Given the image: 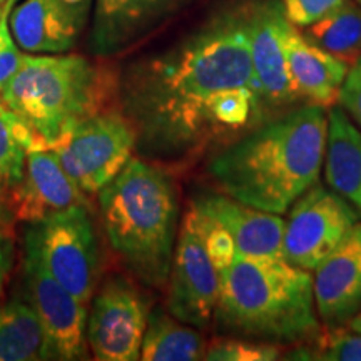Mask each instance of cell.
Listing matches in <instances>:
<instances>
[{"mask_svg": "<svg viewBox=\"0 0 361 361\" xmlns=\"http://www.w3.org/2000/svg\"><path fill=\"white\" fill-rule=\"evenodd\" d=\"M117 97L135 130V152L154 162H184L263 123L246 2L221 8L169 49L130 64Z\"/></svg>", "mask_w": 361, "mask_h": 361, "instance_id": "1", "label": "cell"}, {"mask_svg": "<svg viewBox=\"0 0 361 361\" xmlns=\"http://www.w3.org/2000/svg\"><path fill=\"white\" fill-rule=\"evenodd\" d=\"M328 112L303 104L255 126L207 162L221 192L273 214L290 211L318 183L324 164Z\"/></svg>", "mask_w": 361, "mask_h": 361, "instance_id": "2", "label": "cell"}, {"mask_svg": "<svg viewBox=\"0 0 361 361\" xmlns=\"http://www.w3.org/2000/svg\"><path fill=\"white\" fill-rule=\"evenodd\" d=\"M214 324L226 336L296 345L322 331L316 311L313 274L283 258L236 252L218 273Z\"/></svg>", "mask_w": 361, "mask_h": 361, "instance_id": "3", "label": "cell"}, {"mask_svg": "<svg viewBox=\"0 0 361 361\" xmlns=\"http://www.w3.org/2000/svg\"><path fill=\"white\" fill-rule=\"evenodd\" d=\"M112 251L144 286H168L178 243L179 194L174 179L130 157L123 171L97 192Z\"/></svg>", "mask_w": 361, "mask_h": 361, "instance_id": "4", "label": "cell"}, {"mask_svg": "<svg viewBox=\"0 0 361 361\" xmlns=\"http://www.w3.org/2000/svg\"><path fill=\"white\" fill-rule=\"evenodd\" d=\"M119 94L112 72L79 54L25 52L20 69L0 90L11 109L49 149L87 117L107 111Z\"/></svg>", "mask_w": 361, "mask_h": 361, "instance_id": "5", "label": "cell"}, {"mask_svg": "<svg viewBox=\"0 0 361 361\" xmlns=\"http://www.w3.org/2000/svg\"><path fill=\"white\" fill-rule=\"evenodd\" d=\"M24 241L45 269L80 303L87 305L99 279V245L89 204H78L25 226Z\"/></svg>", "mask_w": 361, "mask_h": 361, "instance_id": "6", "label": "cell"}, {"mask_svg": "<svg viewBox=\"0 0 361 361\" xmlns=\"http://www.w3.org/2000/svg\"><path fill=\"white\" fill-rule=\"evenodd\" d=\"M85 196H94L123 171L135 151V130L123 112L102 111L49 147Z\"/></svg>", "mask_w": 361, "mask_h": 361, "instance_id": "7", "label": "cell"}, {"mask_svg": "<svg viewBox=\"0 0 361 361\" xmlns=\"http://www.w3.org/2000/svg\"><path fill=\"white\" fill-rule=\"evenodd\" d=\"M22 274L25 298L44 331V360L87 358V305L80 303L45 269L37 251L25 241Z\"/></svg>", "mask_w": 361, "mask_h": 361, "instance_id": "8", "label": "cell"}, {"mask_svg": "<svg viewBox=\"0 0 361 361\" xmlns=\"http://www.w3.org/2000/svg\"><path fill=\"white\" fill-rule=\"evenodd\" d=\"M360 218L345 197L316 183L290 207L284 221L283 259L296 268L314 271Z\"/></svg>", "mask_w": 361, "mask_h": 361, "instance_id": "9", "label": "cell"}, {"mask_svg": "<svg viewBox=\"0 0 361 361\" xmlns=\"http://www.w3.org/2000/svg\"><path fill=\"white\" fill-rule=\"evenodd\" d=\"M87 316V343L99 361H135L141 358L146 331L147 300L129 279H107L92 296Z\"/></svg>", "mask_w": 361, "mask_h": 361, "instance_id": "10", "label": "cell"}, {"mask_svg": "<svg viewBox=\"0 0 361 361\" xmlns=\"http://www.w3.org/2000/svg\"><path fill=\"white\" fill-rule=\"evenodd\" d=\"M218 293V269L188 213L179 228L171 266L168 311L179 322L194 328H207L213 322Z\"/></svg>", "mask_w": 361, "mask_h": 361, "instance_id": "11", "label": "cell"}, {"mask_svg": "<svg viewBox=\"0 0 361 361\" xmlns=\"http://www.w3.org/2000/svg\"><path fill=\"white\" fill-rule=\"evenodd\" d=\"M288 17L279 0L246 2V29L251 61L259 84L266 116L288 111L300 101L293 87L284 52V25Z\"/></svg>", "mask_w": 361, "mask_h": 361, "instance_id": "12", "label": "cell"}, {"mask_svg": "<svg viewBox=\"0 0 361 361\" xmlns=\"http://www.w3.org/2000/svg\"><path fill=\"white\" fill-rule=\"evenodd\" d=\"M96 0H24L12 8L11 29L30 54H64L79 42Z\"/></svg>", "mask_w": 361, "mask_h": 361, "instance_id": "13", "label": "cell"}, {"mask_svg": "<svg viewBox=\"0 0 361 361\" xmlns=\"http://www.w3.org/2000/svg\"><path fill=\"white\" fill-rule=\"evenodd\" d=\"M191 0H96L90 19L89 51L112 57L146 37Z\"/></svg>", "mask_w": 361, "mask_h": 361, "instance_id": "14", "label": "cell"}, {"mask_svg": "<svg viewBox=\"0 0 361 361\" xmlns=\"http://www.w3.org/2000/svg\"><path fill=\"white\" fill-rule=\"evenodd\" d=\"M11 211L25 224L78 204H89L74 179L66 173L51 149H32L19 183L7 189Z\"/></svg>", "mask_w": 361, "mask_h": 361, "instance_id": "15", "label": "cell"}, {"mask_svg": "<svg viewBox=\"0 0 361 361\" xmlns=\"http://www.w3.org/2000/svg\"><path fill=\"white\" fill-rule=\"evenodd\" d=\"M314 303L328 328L348 324L361 311V221L324 258L313 276Z\"/></svg>", "mask_w": 361, "mask_h": 361, "instance_id": "16", "label": "cell"}, {"mask_svg": "<svg viewBox=\"0 0 361 361\" xmlns=\"http://www.w3.org/2000/svg\"><path fill=\"white\" fill-rule=\"evenodd\" d=\"M191 209L223 226L239 255L283 258L284 219L279 214L256 209L224 192L196 194Z\"/></svg>", "mask_w": 361, "mask_h": 361, "instance_id": "17", "label": "cell"}, {"mask_svg": "<svg viewBox=\"0 0 361 361\" xmlns=\"http://www.w3.org/2000/svg\"><path fill=\"white\" fill-rule=\"evenodd\" d=\"M286 64L293 87L300 97L328 107L338 99L350 66L316 45L290 20L283 34Z\"/></svg>", "mask_w": 361, "mask_h": 361, "instance_id": "18", "label": "cell"}, {"mask_svg": "<svg viewBox=\"0 0 361 361\" xmlns=\"http://www.w3.org/2000/svg\"><path fill=\"white\" fill-rule=\"evenodd\" d=\"M324 179L361 216V130L340 106L328 112Z\"/></svg>", "mask_w": 361, "mask_h": 361, "instance_id": "19", "label": "cell"}, {"mask_svg": "<svg viewBox=\"0 0 361 361\" xmlns=\"http://www.w3.org/2000/svg\"><path fill=\"white\" fill-rule=\"evenodd\" d=\"M206 340L197 329L179 322L164 308L149 311L142 336L144 361H197L204 360Z\"/></svg>", "mask_w": 361, "mask_h": 361, "instance_id": "20", "label": "cell"}, {"mask_svg": "<svg viewBox=\"0 0 361 361\" xmlns=\"http://www.w3.org/2000/svg\"><path fill=\"white\" fill-rule=\"evenodd\" d=\"M45 338L27 298L0 303V361L44 360Z\"/></svg>", "mask_w": 361, "mask_h": 361, "instance_id": "21", "label": "cell"}, {"mask_svg": "<svg viewBox=\"0 0 361 361\" xmlns=\"http://www.w3.org/2000/svg\"><path fill=\"white\" fill-rule=\"evenodd\" d=\"M305 35L351 66L361 57V4L348 0L322 20L306 27Z\"/></svg>", "mask_w": 361, "mask_h": 361, "instance_id": "22", "label": "cell"}, {"mask_svg": "<svg viewBox=\"0 0 361 361\" xmlns=\"http://www.w3.org/2000/svg\"><path fill=\"white\" fill-rule=\"evenodd\" d=\"M32 149H40L32 130L0 96V191L19 183Z\"/></svg>", "mask_w": 361, "mask_h": 361, "instance_id": "23", "label": "cell"}, {"mask_svg": "<svg viewBox=\"0 0 361 361\" xmlns=\"http://www.w3.org/2000/svg\"><path fill=\"white\" fill-rule=\"evenodd\" d=\"M290 360H323V361H361V333L345 331L341 326L329 328L326 335H319L308 346L290 351Z\"/></svg>", "mask_w": 361, "mask_h": 361, "instance_id": "24", "label": "cell"}, {"mask_svg": "<svg viewBox=\"0 0 361 361\" xmlns=\"http://www.w3.org/2000/svg\"><path fill=\"white\" fill-rule=\"evenodd\" d=\"M276 345L246 338H223L206 348L204 360L211 361H274L281 358Z\"/></svg>", "mask_w": 361, "mask_h": 361, "instance_id": "25", "label": "cell"}, {"mask_svg": "<svg viewBox=\"0 0 361 361\" xmlns=\"http://www.w3.org/2000/svg\"><path fill=\"white\" fill-rule=\"evenodd\" d=\"M189 214H191L192 223L196 226L197 233H200L202 243L206 246L207 255L214 263L218 273L228 268L234 259V255H236V246H234V241L229 236V233L216 221L196 213L194 209H189Z\"/></svg>", "mask_w": 361, "mask_h": 361, "instance_id": "26", "label": "cell"}, {"mask_svg": "<svg viewBox=\"0 0 361 361\" xmlns=\"http://www.w3.org/2000/svg\"><path fill=\"white\" fill-rule=\"evenodd\" d=\"M11 12L12 8L4 6L0 16V90L17 74L25 56L12 34Z\"/></svg>", "mask_w": 361, "mask_h": 361, "instance_id": "27", "label": "cell"}, {"mask_svg": "<svg viewBox=\"0 0 361 361\" xmlns=\"http://www.w3.org/2000/svg\"><path fill=\"white\" fill-rule=\"evenodd\" d=\"M346 2L348 0H283V7L293 25L306 29Z\"/></svg>", "mask_w": 361, "mask_h": 361, "instance_id": "28", "label": "cell"}, {"mask_svg": "<svg viewBox=\"0 0 361 361\" xmlns=\"http://www.w3.org/2000/svg\"><path fill=\"white\" fill-rule=\"evenodd\" d=\"M336 101L350 119L361 128V57L350 66Z\"/></svg>", "mask_w": 361, "mask_h": 361, "instance_id": "29", "label": "cell"}, {"mask_svg": "<svg viewBox=\"0 0 361 361\" xmlns=\"http://www.w3.org/2000/svg\"><path fill=\"white\" fill-rule=\"evenodd\" d=\"M13 266V241L7 233L0 231V300Z\"/></svg>", "mask_w": 361, "mask_h": 361, "instance_id": "30", "label": "cell"}, {"mask_svg": "<svg viewBox=\"0 0 361 361\" xmlns=\"http://www.w3.org/2000/svg\"><path fill=\"white\" fill-rule=\"evenodd\" d=\"M346 326H348L351 331H356V333H361V311L358 314L355 316L353 319H350L348 322V324H346Z\"/></svg>", "mask_w": 361, "mask_h": 361, "instance_id": "31", "label": "cell"}, {"mask_svg": "<svg viewBox=\"0 0 361 361\" xmlns=\"http://www.w3.org/2000/svg\"><path fill=\"white\" fill-rule=\"evenodd\" d=\"M17 4H19V0H7V2L4 4V6L8 7V8H13V7L17 6Z\"/></svg>", "mask_w": 361, "mask_h": 361, "instance_id": "32", "label": "cell"}, {"mask_svg": "<svg viewBox=\"0 0 361 361\" xmlns=\"http://www.w3.org/2000/svg\"><path fill=\"white\" fill-rule=\"evenodd\" d=\"M0 211H2V196H0Z\"/></svg>", "mask_w": 361, "mask_h": 361, "instance_id": "33", "label": "cell"}, {"mask_svg": "<svg viewBox=\"0 0 361 361\" xmlns=\"http://www.w3.org/2000/svg\"><path fill=\"white\" fill-rule=\"evenodd\" d=\"M7 2V0H0V4H6Z\"/></svg>", "mask_w": 361, "mask_h": 361, "instance_id": "34", "label": "cell"}, {"mask_svg": "<svg viewBox=\"0 0 361 361\" xmlns=\"http://www.w3.org/2000/svg\"><path fill=\"white\" fill-rule=\"evenodd\" d=\"M356 2H358V4H361V0H356Z\"/></svg>", "mask_w": 361, "mask_h": 361, "instance_id": "35", "label": "cell"}]
</instances>
